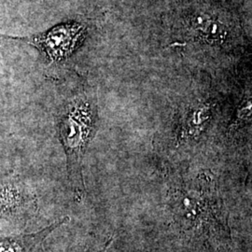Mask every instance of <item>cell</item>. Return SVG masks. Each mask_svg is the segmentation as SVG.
Here are the masks:
<instances>
[{"label": "cell", "instance_id": "cell-2", "mask_svg": "<svg viewBox=\"0 0 252 252\" xmlns=\"http://www.w3.org/2000/svg\"><path fill=\"white\" fill-rule=\"evenodd\" d=\"M37 211L36 195L14 173H0V220L25 223Z\"/></svg>", "mask_w": 252, "mask_h": 252}, {"label": "cell", "instance_id": "cell-1", "mask_svg": "<svg viewBox=\"0 0 252 252\" xmlns=\"http://www.w3.org/2000/svg\"><path fill=\"white\" fill-rule=\"evenodd\" d=\"M96 123V108L85 95L69 100L57 120L58 136L66 157L68 180L78 198H81L85 193L82 161L95 135Z\"/></svg>", "mask_w": 252, "mask_h": 252}, {"label": "cell", "instance_id": "cell-4", "mask_svg": "<svg viewBox=\"0 0 252 252\" xmlns=\"http://www.w3.org/2000/svg\"><path fill=\"white\" fill-rule=\"evenodd\" d=\"M68 221L69 218L63 217L62 220L32 234L0 237V252H37L54 230Z\"/></svg>", "mask_w": 252, "mask_h": 252}, {"label": "cell", "instance_id": "cell-5", "mask_svg": "<svg viewBox=\"0 0 252 252\" xmlns=\"http://www.w3.org/2000/svg\"><path fill=\"white\" fill-rule=\"evenodd\" d=\"M191 26L195 31L199 32L201 36H204L207 41L221 42L225 39L226 27L217 21H212L206 16L194 17Z\"/></svg>", "mask_w": 252, "mask_h": 252}, {"label": "cell", "instance_id": "cell-3", "mask_svg": "<svg viewBox=\"0 0 252 252\" xmlns=\"http://www.w3.org/2000/svg\"><path fill=\"white\" fill-rule=\"evenodd\" d=\"M86 35V27L80 23H65L33 36L32 45L44 54L51 63H61L66 60Z\"/></svg>", "mask_w": 252, "mask_h": 252}]
</instances>
